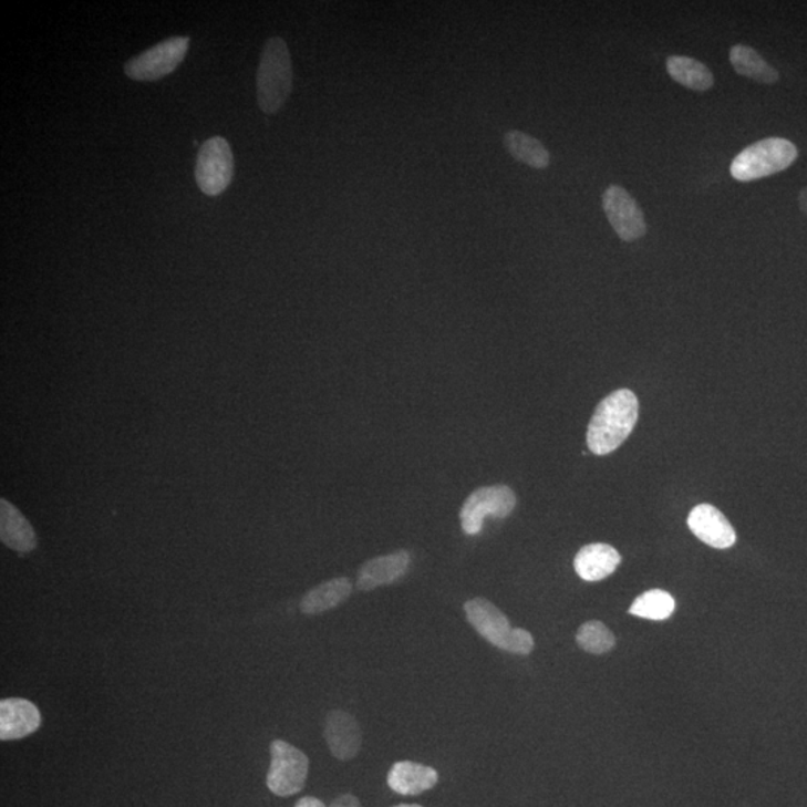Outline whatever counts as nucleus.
Here are the masks:
<instances>
[{"label": "nucleus", "mask_w": 807, "mask_h": 807, "mask_svg": "<svg viewBox=\"0 0 807 807\" xmlns=\"http://www.w3.org/2000/svg\"><path fill=\"white\" fill-rule=\"evenodd\" d=\"M353 592V583L348 578H335L318 584L301 600V612L320 614L339 608Z\"/></svg>", "instance_id": "f3484780"}, {"label": "nucleus", "mask_w": 807, "mask_h": 807, "mask_svg": "<svg viewBox=\"0 0 807 807\" xmlns=\"http://www.w3.org/2000/svg\"><path fill=\"white\" fill-rule=\"evenodd\" d=\"M329 807H362L361 801L356 797L344 794V796L337 797Z\"/></svg>", "instance_id": "5701e85b"}, {"label": "nucleus", "mask_w": 807, "mask_h": 807, "mask_svg": "<svg viewBox=\"0 0 807 807\" xmlns=\"http://www.w3.org/2000/svg\"><path fill=\"white\" fill-rule=\"evenodd\" d=\"M292 60L288 44L281 38H271L263 46L258 70V104L265 114L283 108L292 90Z\"/></svg>", "instance_id": "f03ea898"}, {"label": "nucleus", "mask_w": 807, "mask_h": 807, "mask_svg": "<svg viewBox=\"0 0 807 807\" xmlns=\"http://www.w3.org/2000/svg\"><path fill=\"white\" fill-rule=\"evenodd\" d=\"M324 741L331 754L340 762L358 757L362 746V732L356 717L343 711L329 712L324 723Z\"/></svg>", "instance_id": "9b49d317"}, {"label": "nucleus", "mask_w": 807, "mask_h": 807, "mask_svg": "<svg viewBox=\"0 0 807 807\" xmlns=\"http://www.w3.org/2000/svg\"><path fill=\"white\" fill-rule=\"evenodd\" d=\"M395 807H422V806H418V805H399V806H395Z\"/></svg>", "instance_id": "a878e982"}, {"label": "nucleus", "mask_w": 807, "mask_h": 807, "mask_svg": "<svg viewBox=\"0 0 807 807\" xmlns=\"http://www.w3.org/2000/svg\"><path fill=\"white\" fill-rule=\"evenodd\" d=\"M687 527L703 544L715 549H728L736 544V531L716 507L700 504L687 516Z\"/></svg>", "instance_id": "9d476101"}, {"label": "nucleus", "mask_w": 807, "mask_h": 807, "mask_svg": "<svg viewBox=\"0 0 807 807\" xmlns=\"http://www.w3.org/2000/svg\"><path fill=\"white\" fill-rule=\"evenodd\" d=\"M576 642L584 652L593 653V655H603V653L612 651L614 648V635L603 622L589 621L579 628L576 634Z\"/></svg>", "instance_id": "4be33fe9"}, {"label": "nucleus", "mask_w": 807, "mask_h": 807, "mask_svg": "<svg viewBox=\"0 0 807 807\" xmlns=\"http://www.w3.org/2000/svg\"><path fill=\"white\" fill-rule=\"evenodd\" d=\"M0 540L19 553L33 552L38 546L35 529L7 498L0 499Z\"/></svg>", "instance_id": "4468645a"}, {"label": "nucleus", "mask_w": 807, "mask_h": 807, "mask_svg": "<svg viewBox=\"0 0 807 807\" xmlns=\"http://www.w3.org/2000/svg\"><path fill=\"white\" fill-rule=\"evenodd\" d=\"M504 145L507 152L515 157L516 161L531 166V168L544 169L550 164L548 149L540 141L532 138L524 132L510 131L504 136Z\"/></svg>", "instance_id": "aec40b11"}, {"label": "nucleus", "mask_w": 807, "mask_h": 807, "mask_svg": "<svg viewBox=\"0 0 807 807\" xmlns=\"http://www.w3.org/2000/svg\"><path fill=\"white\" fill-rule=\"evenodd\" d=\"M294 807H327V806H324V803L322 800H319V798L304 797V798H301V800H299L297 803V805H294Z\"/></svg>", "instance_id": "b1692460"}, {"label": "nucleus", "mask_w": 807, "mask_h": 807, "mask_svg": "<svg viewBox=\"0 0 807 807\" xmlns=\"http://www.w3.org/2000/svg\"><path fill=\"white\" fill-rule=\"evenodd\" d=\"M674 608H676V603L669 592L652 589L638 597L630 608V613L634 617L651 619V621H664L672 617Z\"/></svg>", "instance_id": "412c9836"}, {"label": "nucleus", "mask_w": 807, "mask_h": 807, "mask_svg": "<svg viewBox=\"0 0 807 807\" xmlns=\"http://www.w3.org/2000/svg\"><path fill=\"white\" fill-rule=\"evenodd\" d=\"M410 562L412 557L407 550H396L394 553L370 559L359 568L356 588L359 591H373L375 588L399 582L407 573Z\"/></svg>", "instance_id": "ddd939ff"}, {"label": "nucleus", "mask_w": 807, "mask_h": 807, "mask_svg": "<svg viewBox=\"0 0 807 807\" xmlns=\"http://www.w3.org/2000/svg\"><path fill=\"white\" fill-rule=\"evenodd\" d=\"M187 37H173L132 58L125 65L126 75L135 81H157L177 70L189 50Z\"/></svg>", "instance_id": "6e6552de"}, {"label": "nucleus", "mask_w": 807, "mask_h": 807, "mask_svg": "<svg viewBox=\"0 0 807 807\" xmlns=\"http://www.w3.org/2000/svg\"><path fill=\"white\" fill-rule=\"evenodd\" d=\"M516 495L506 485L484 486L474 490L461 508V527L468 536H476L484 528L486 516L504 519L514 514Z\"/></svg>", "instance_id": "423d86ee"}, {"label": "nucleus", "mask_w": 807, "mask_h": 807, "mask_svg": "<svg viewBox=\"0 0 807 807\" xmlns=\"http://www.w3.org/2000/svg\"><path fill=\"white\" fill-rule=\"evenodd\" d=\"M271 766L267 785L279 797L294 796L306 787L309 776V757L301 749L284 741L271 743Z\"/></svg>", "instance_id": "39448f33"}, {"label": "nucleus", "mask_w": 807, "mask_h": 807, "mask_svg": "<svg viewBox=\"0 0 807 807\" xmlns=\"http://www.w3.org/2000/svg\"><path fill=\"white\" fill-rule=\"evenodd\" d=\"M621 563V555L612 546L593 544L583 546L575 558V570L580 579L598 582L609 578Z\"/></svg>", "instance_id": "2eb2a0df"}, {"label": "nucleus", "mask_w": 807, "mask_h": 807, "mask_svg": "<svg viewBox=\"0 0 807 807\" xmlns=\"http://www.w3.org/2000/svg\"><path fill=\"white\" fill-rule=\"evenodd\" d=\"M639 417L638 396L628 389L610 394L598 404L589 422L587 443L596 455H609L633 433Z\"/></svg>", "instance_id": "f257e3e1"}, {"label": "nucleus", "mask_w": 807, "mask_h": 807, "mask_svg": "<svg viewBox=\"0 0 807 807\" xmlns=\"http://www.w3.org/2000/svg\"><path fill=\"white\" fill-rule=\"evenodd\" d=\"M730 62L734 68V71L738 75L746 76V79L757 81L762 84H773L779 81V72L772 65H768L766 60L758 54L757 51L746 45H734L730 51Z\"/></svg>", "instance_id": "a211bd4d"}, {"label": "nucleus", "mask_w": 807, "mask_h": 807, "mask_svg": "<svg viewBox=\"0 0 807 807\" xmlns=\"http://www.w3.org/2000/svg\"><path fill=\"white\" fill-rule=\"evenodd\" d=\"M464 610L474 630L495 648L515 655H529L534 651L532 635L523 628L511 627L506 614L486 598L468 600Z\"/></svg>", "instance_id": "7ed1b4c3"}, {"label": "nucleus", "mask_w": 807, "mask_h": 807, "mask_svg": "<svg viewBox=\"0 0 807 807\" xmlns=\"http://www.w3.org/2000/svg\"><path fill=\"white\" fill-rule=\"evenodd\" d=\"M798 204H800L801 211L807 216V187L806 189H803L800 196H798Z\"/></svg>", "instance_id": "393cba45"}, {"label": "nucleus", "mask_w": 807, "mask_h": 807, "mask_svg": "<svg viewBox=\"0 0 807 807\" xmlns=\"http://www.w3.org/2000/svg\"><path fill=\"white\" fill-rule=\"evenodd\" d=\"M797 156V147L792 141L767 138L758 141L738 153L730 170L738 182H754V179L783 173L794 164Z\"/></svg>", "instance_id": "20e7f679"}, {"label": "nucleus", "mask_w": 807, "mask_h": 807, "mask_svg": "<svg viewBox=\"0 0 807 807\" xmlns=\"http://www.w3.org/2000/svg\"><path fill=\"white\" fill-rule=\"evenodd\" d=\"M438 783L435 768L412 762L395 763L387 775V785L401 796H418Z\"/></svg>", "instance_id": "dca6fc26"}, {"label": "nucleus", "mask_w": 807, "mask_h": 807, "mask_svg": "<svg viewBox=\"0 0 807 807\" xmlns=\"http://www.w3.org/2000/svg\"><path fill=\"white\" fill-rule=\"evenodd\" d=\"M196 183L208 196L224 194L234 177V156L228 141L213 136L205 141L196 159Z\"/></svg>", "instance_id": "0eeeda50"}, {"label": "nucleus", "mask_w": 807, "mask_h": 807, "mask_svg": "<svg viewBox=\"0 0 807 807\" xmlns=\"http://www.w3.org/2000/svg\"><path fill=\"white\" fill-rule=\"evenodd\" d=\"M603 209L609 224L623 241H635L646 234V221L633 196L621 186H609L603 195Z\"/></svg>", "instance_id": "1a4fd4ad"}, {"label": "nucleus", "mask_w": 807, "mask_h": 807, "mask_svg": "<svg viewBox=\"0 0 807 807\" xmlns=\"http://www.w3.org/2000/svg\"><path fill=\"white\" fill-rule=\"evenodd\" d=\"M42 716L37 704L24 699L0 702V741H20L40 730Z\"/></svg>", "instance_id": "f8f14e48"}, {"label": "nucleus", "mask_w": 807, "mask_h": 807, "mask_svg": "<svg viewBox=\"0 0 807 807\" xmlns=\"http://www.w3.org/2000/svg\"><path fill=\"white\" fill-rule=\"evenodd\" d=\"M668 71L670 76L683 87L695 90V92H706L711 89L715 80L706 65L693 58L686 55H672L668 60Z\"/></svg>", "instance_id": "6ab92c4d"}]
</instances>
